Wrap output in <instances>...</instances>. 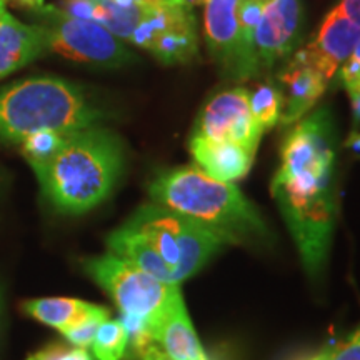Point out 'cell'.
I'll return each instance as SVG.
<instances>
[{
    "label": "cell",
    "instance_id": "cell-26",
    "mask_svg": "<svg viewBox=\"0 0 360 360\" xmlns=\"http://www.w3.org/2000/svg\"><path fill=\"white\" fill-rule=\"evenodd\" d=\"M4 327H6V290L0 282V345H2Z\"/></svg>",
    "mask_w": 360,
    "mask_h": 360
},
{
    "label": "cell",
    "instance_id": "cell-8",
    "mask_svg": "<svg viewBox=\"0 0 360 360\" xmlns=\"http://www.w3.org/2000/svg\"><path fill=\"white\" fill-rule=\"evenodd\" d=\"M192 135L236 142L255 154L264 132L252 117L249 90L237 87L214 96L197 117Z\"/></svg>",
    "mask_w": 360,
    "mask_h": 360
},
{
    "label": "cell",
    "instance_id": "cell-5",
    "mask_svg": "<svg viewBox=\"0 0 360 360\" xmlns=\"http://www.w3.org/2000/svg\"><path fill=\"white\" fill-rule=\"evenodd\" d=\"M103 117L82 87L62 79L30 77L0 87V143L20 146L40 132L96 127Z\"/></svg>",
    "mask_w": 360,
    "mask_h": 360
},
{
    "label": "cell",
    "instance_id": "cell-9",
    "mask_svg": "<svg viewBox=\"0 0 360 360\" xmlns=\"http://www.w3.org/2000/svg\"><path fill=\"white\" fill-rule=\"evenodd\" d=\"M302 19L300 0H270L254 35V60L257 75L269 72L294 49Z\"/></svg>",
    "mask_w": 360,
    "mask_h": 360
},
{
    "label": "cell",
    "instance_id": "cell-2",
    "mask_svg": "<svg viewBox=\"0 0 360 360\" xmlns=\"http://www.w3.org/2000/svg\"><path fill=\"white\" fill-rule=\"evenodd\" d=\"M107 245L110 254L129 260L152 277L179 285L199 272L227 242L193 220L152 202L112 232Z\"/></svg>",
    "mask_w": 360,
    "mask_h": 360
},
{
    "label": "cell",
    "instance_id": "cell-20",
    "mask_svg": "<svg viewBox=\"0 0 360 360\" xmlns=\"http://www.w3.org/2000/svg\"><path fill=\"white\" fill-rule=\"evenodd\" d=\"M340 82L352 98V103L360 102V39L354 52L340 67Z\"/></svg>",
    "mask_w": 360,
    "mask_h": 360
},
{
    "label": "cell",
    "instance_id": "cell-23",
    "mask_svg": "<svg viewBox=\"0 0 360 360\" xmlns=\"http://www.w3.org/2000/svg\"><path fill=\"white\" fill-rule=\"evenodd\" d=\"M328 360H360V323L342 344L330 349Z\"/></svg>",
    "mask_w": 360,
    "mask_h": 360
},
{
    "label": "cell",
    "instance_id": "cell-28",
    "mask_svg": "<svg viewBox=\"0 0 360 360\" xmlns=\"http://www.w3.org/2000/svg\"><path fill=\"white\" fill-rule=\"evenodd\" d=\"M328 357H330V349H326V350H322L321 354L315 355V357H312L310 360H328Z\"/></svg>",
    "mask_w": 360,
    "mask_h": 360
},
{
    "label": "cell",
    "instance_id": "cell-16",
    "mask_svg": "<svg viewBox=\"0 0 360 360\" xmlns=\"http://www.w3.org/2000/svg\"><path fill=\"white\" fill-rule=\"evenodd\" d=\"M27 315L45 326L57 328L65 334L72 327L79 326L92 317H109V310L102 305L85 302L79 299H64V297H49V299H34L22 304Z\"/></svg>",
    "mask_w": 360,
    "mask_h": 360
},
{
    "label": "cell",
    "instance_id": "cell-6",
    "mask_svg": "<svg viewBox=\"0 0 360 360\" xmlns=\"http://www.w3.org/2000/svg\"><path fill=\"white\" fill-rule=\"evenodd\" d=\"M84 269L112 297L122 317L146 323L150 332L170 300L180 292L179 285L162 282L110 252L87 259Z\"/></svg>",
    "mask_w": 360,
    "mask_h": 360
},
{
    "label": "cell",
    "instance_id": "cell-24",
    "mask_svg": "<svg viewBox=\"0 0 360 360\" xmlns=\"http://www.w3.org/2000/svg\"><path fill=\"white\" fill-rule=\"evenodd\" d=\"M337 7L360 29V0H342Z\"/></svg>",
    "mask_w": 360,
    "mask_h": 360
},
{
    "label": "cell",
    "instance_id": "cell-19",
    "mask_svg": "<svg viewBox=\"0 0 360 360\" xmlns=\"http://www.w3.org/2000/svg\"><path fill=\"white\" fill-rule=\"evenodd\" d=\"M65 134H57V132H40L35 135H30L29 139H25L20 143V150L24 154L25 160L29 162V165L32 170L39 169L40 165H44L51 157L56 154L57 148L60 147L62 139Z\"/></svg>",
    "mask_w": 360,
    "mask_h": 360
},
{
    "label": "cell",
    "instance_id": "cell-1",
    "mask_svg": "<svg viewBox=\"0 0 360 360\" xmlns=\"http://www.w3.org/2000/svg\"><path fill=\"white\" fill-rule=\"evenodd\" d=\"M335 125L321 107L283 139L270 193L285 219L309 276L326 265L337 217Z\"/></svg>",
    "mask_w": 360,
    "mask_h": 360
},
{
    "label": "cell",
    "instance_id": "cell-13",
    "mask_svg": "<svg viewBox=\"0 0 360 360\" xmlns=\"http://www.w3.org/2000/svg\"><path fill=\"white\" fill-rule=\"evenodd\" d=\"M152 337L162 352L172 360H209L188 317L182 294L170 300L152 327Z\"/></svg>",
    "mask_w": 360,
    "mask_h": 360
},
{
    "label": "cell",
    "instance_id": "cell-25",
    "mask_svg": "<svg viewBox=\"0 0 360 360\" xmlns=\"http://www.w3.org/2000/svg\"><path fill=\"white\" fill-rule=\"evenodd\" d=\"M141 359L142 360H172V359H169L164 352H162L160 347L157 344L148 345V347L141 354Z\"/></svg>",
    "mask_w": 360,
    "mask_h": 360
},
{
    "label": "cell",
    "instance_id": "cell-12",
    "mask_svg": "<svg viewBox=\"0 0 360 360\" xmlns=\"http://www.w3.org/2000/svg\"><path fill=\"white\" fill-rule=\"evenodd\" d=\"M49 45L42 27L24 24L8 13H0V79L24 69L47 56Z\"/></svg>",
    "mask_w": 360,
    "mask_h": 360
},
{
    "label": "cell",
    "instance_id": "cell-18",
    "mask_svg": "<svg viewBox=\"0 0 360 360\" xmlns=\"http://www.w3.org/2000/svg\"><path fill=\"white\" fill-rule=\"evenodd\" d=\"M97 360H120L129 349V330L120 321H103L98 326L92 345Z\"/></svg>",
    "mask_w": 360,
    "mask_h": 360
},
{
    "label": "cell",
    "instance_id": "cell-21",
    "mask_svg": "<svg viewBox=\"0 0 360 360\" xmlns=\"http://www.w3.org/2000/svg\"><path fill=\"white\" fill-rule=\"evenodd\" d=\"M27 360H94L87 352V349L67 347L62 344H51L47 347L30 354Z\"/></svg>",
    "mask_w": 360,
    "mask_h": 360
},
{
    "label": "cell",
    "instance_id": "cell-17",
    "mask_svg": "<svg viewBox=\"0 0 360 360\" xmlns=\"http://www.w3.org/2000/svg\"><path fill=\"white\" fill-rule=\"evenodd\" d=\"M250 94V110L255 124L259 129L265 132L267 129H272L274 125L281 122L282 109H283V97L281 89L274 84L259 85L254 92Z\"/></svg>",
    "mask_w": 360,
    "mask_h": 360
},
{
    "label": "cell",
    "instance_id": "cell-22",
    "mask_svg": "<svg viewBox=\"0 0 360 360\" xmlns=\"http://www.w3.org/2000/svg\"><path fill=\"white\" fill-rule=\"evenodd\" d=\"M107 319L109 317L87 319V321H84L82 323H79V326L72 327L70 330H67L64 337L70 342V345H74V347L87 349L92 345V340L94 337H96L98 326H101L103 321H107Z\"/></svg>",
    "mask_w": 360,
    "mask_h": 360
},
{
    "label": "cell",
    "instance_id": "cell-30",
    "mask_svg": "<svg viewBox=\"0 0 360 360\" xmlns=\"http://www.w3.org/2000/svg\"><path fill=\"white\" fill-rule=\"evenodd\" d=\"M257 2H260V4H264V6H265V4H267V2H270V0H257Z\"/></svg>",
    "mask_w": 360,
    "mask_h": 360
},
{
    "label": "cell",
    "instance_id": "cell-11",
    "mask_svg": "<svg viewBox=\"0 0 360 360\" xmlns=\"http://www.w3.org/2000/svg\"><path fill=\"white\" fill-rule=\"evenodd\" d=\"M205 40L209 51L233 79H245L240 47V0H205Z\"/></svg>",
    "mask_w": 360,
    "mask_h": 360
},
{
    "label": "cell",
    "instance_id": "cell-31",
    "mask_svg": "<svg viewBox=\"0 0 360 360\" xmlns=\"http://www.w3.org/2000/svg\"><path fill=\"white\" fill-rule=\"evenodd\" d=\"M8 2H11V0H8Z\"/></svg>",
    "mask_w": 360,
    "mask_h": 360
},
{
    "label": "cell",
    "instance_id": "cell-27",
    "mask_svg": "<svg viewBox=\"0 0 360 360\" xmlns=\"http://www.w3.org/2000/svg\"><path fill=\"white\" fill-rule=\"evenodd\" d=\"M347 146H349V147H352L354 150L360 152V134H352V137L349 139Z\"/></svg>",
    "mask_w": 360,
    "mask_h": 360
},
{
    "label": "cell",
    "instance_id": "cell-29",
    "mask_svg": "<svg viewBox=\"0 0 360 360\" xmlns=\"http://www.w3.org/2000/svg\"><path fill=\"white\" fill-rule=\"evenodd\" d=\"M7 4L8 0H0V11H2V8H7Z\"/></svg>",
    "mask_w": 360,
    "mask_h": 360
},
{
    "label": "cell",
    "instance_id": "cell-14",
    "mask_svg": "<svg viewBox=\"0 0 360 360\" xmlns=\"http://www.w3.org/2000/svg\"><path fill=\"white\" fill-rule=\"evenodd\" d=\"M278 82L282 84L283 109L281 124H297L314 109L319 98L323 96L327 89V80L312 67L304 64L299 58H294L285 70L278 75Z\"/></svg>",
    "mask_w": 360,
    "mask_h": 360
},
{
    "label": "cell",
    "instance_id": "cell-7",
    "mask_svg": "<svg viewBox=\"0 0 360 360\" xmlns=\"http://www.w3.org/2000/svg\"><path fill=\"white\" fill-rule=\"evenodd\" d=\"M32 15L45 32L49 52L98 69H119L135 60L122 40L98 22L77 19L47 4Z\"/></svg>",
    "mask_w": 360,
    "mask_h": 360
},
{
    "label": "cell",
    "instance_id": "cell-4",
    "mask_svg": "<svg viewBox=\"0 0 360 360\" xmlns=\"http://www.w3.org/2000/svg\"><path fill=\"white\" fill-rule=\"evenodd\" d=\"M148 193L154 204L174 210L224 238L244 244L267 237L262 215L232 182H220L199 167H175L152 180Z\"/></svg>",
    "mask_w": 360,
    "mask_h": 360
},
{
    "label": "cell",
    "instance_id": "cell-15",
    "mask_svg": "<svg viewBox=\"0 0 360 360\" xmlns=\"http://www.w3.org/2000/svg\"><path fill=\"white\" fill-rule=\"evenodd\" d=\"M188 150L197 167L220 182H233L245 177L255 154L236 142L192 135Z\"/></svg>",
    "mask_w": 360,
    "mask_h": 360
},
{
    "label": "cell",
    "instance_id": "cell-3",
    "mask_svg": "<svg viewBox=\"0 0 360 360\" xmlns=\"http://www.w3.org/2000/svg\"><path fill=\"white\" fill-rule=\"evenodd\" d=\"M125 164L119 135L96 125L69 132L51 159L34 170L45 200L62 214H85L114 191Z\"/></svg>",
    "mask_w": 360,
    "mask_h": 360
},
{
    "label": "cell",
    "instance_id": "cell-10",
    "mask_svg": "<svg viewBox=\"0 0 360 360\" xmlns=\"http://www.w3.org/2000/svg\"><path fill=\"white\" fill-rule=\"evenodd\" d=\"M360 39V29L335 7L319 29L317 37L307 47L297 52V58L319 72L327 82L354 52Z\"/></svg>",
    "mask_w": 360,
    "mask_h": 360
}]
</instances>
